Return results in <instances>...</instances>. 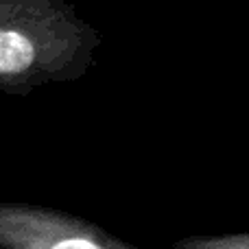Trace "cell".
<instances>
[{"label":"cell","instance_id":"3957f363","mask_svg":"<svg viewBox=\"0 0 249 249\" xmlns=\"http://www.w3.org/2000/svg\"><path fill=\"white\" fill-rule=\"evenodd\" d=\"M173 249H249V232L190 234L173 243Z\"/></svg>","mask_w":249,"mask_h":249},{"label":"cell","instance_id":"6da1fadb","mask_svg":"<svg viewBox=\"0 0 249 249\" xmlns=\"http://www.w3.org/2000/svg\"><path fill=\"white\" fill-rule=\"evenodd\" d=\"M103 35L72 0H0V92L31 94L86 77Z\"/></svg>","mask_w":249,"mask_h":249},{"label":"cell","instance_id":"7a4b0ae2","mask_svg":"<svg viewBox=\"0 0 249 249\" xmlns=\"http://www.w3.org/2000/svg\"><path fill=\"white\" fill-rule=\"evenodd\" d=\"M0 249H142L70 212L35 206L0 208Z\"/></svg>","mask_w":249,"mask_h":249}]
</instances>
